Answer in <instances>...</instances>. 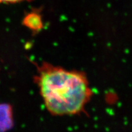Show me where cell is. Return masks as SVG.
<instances>
[{
    "label": "cell",
    "mask_w": 132,
    "mask_h": 132,
    "mask_svg": "<svg viewBox=\"0 0 132 132\" xmlns=\"http://www.w3.org/2000/svg\"><path fill=\"white\" fill-rule=\"evenodd\" d=\"M35 80L46 107L54 115L80 113L92 94L85 73L51 64L38 67Z\"/></svg>",
    "instance_id": "1"
},
{
    "label": "cell",
    "mask_w": 132,
    "mask_h": 132,
    "mask_svg": "<svg viewBox=\"0 0 132 132\" xmlns=\"http://www.w3.org/2000/svg\"><path fill=\"white\" fill-rule=\"evenodd\" d=\"M11 106L7 103H0V132H6L13 126Z\"/></svg>",
    "instance_id": "2"
},
{
    "label": "cell",
    "mask_w": 132,
    "mask_h": 132,
    "mask_svg": "<svg viewBox=\"0 0 132 132\" xmlns=\"http://www.w3.org/2000/svg\"><path fill=\"white\" fill-rule=\"evenodd\" d=\"M24 21L26 25L33 29L40 28V26H42V22L39 19V16L35 14H29V15L26 16Z\"/></svg>",
    "instance_id": "3"
},
{
    "label": "cell",
    "mask_w": 132,
    "mask_h": 132,
    "mask_svg": "<svg viewBox=\"0 0 132 132\" xmlns=\"http://www.w3.org/2000/svg\"><path fill=\"white\" fill-rule=\"evenodd\" d=\"M31 0H0V3H6V4H12V3H21L23 1H30Z\"/></svg>",
    "instance_id": "4"
}]
</instances>
